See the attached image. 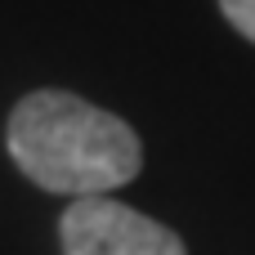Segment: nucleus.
<instances>
[{"mask_svg":"<svg viewBox=\"0 0 255 255\" xmlns=\"http://www.w3.org/2000/svg\"><path fill=\"white\" fill-rule=\"evenodd\" d=\"M13 166L45 193L112 197L143 170L139 134L108 108L85 103L67 90H31L9 112L4 130Z\"/></svg>","mask_w":255,"mask_h":255,"instance_id":"f257e3e1","label":"nucleus"},{"mask_svg":"<svg viewBox=\"0 0 255 255\" xmlns=\"http://www.w3.org/2000/svg\"><path fill=\"white\" fill-rule=\"evenodd\" d=\"M63 255H188L179 233L117 197H81L58 220Z\"/></svg>","mask_w":255,"mask_h":255,"instance_id":"f03ea898","label":"nucleus"},{"mask_svg":"<svg viewBox=\"0 0 255 255\" xmlns=\"http://www.w3.org/2000/svg\"><path fill=\"white\" fill-rule=\"evenodd\" d=\"M220 13L255 45V0H220Z\"/></svg>","mask_w":255,"mask_h":255,"instance_id":"7ed1b4c3","label":"nucleus"}]
</instances>
